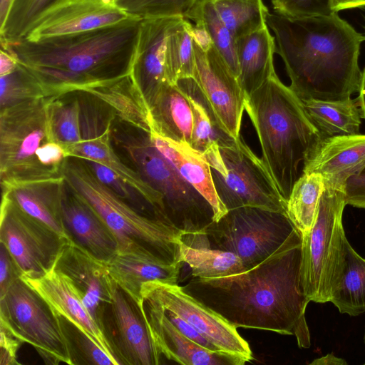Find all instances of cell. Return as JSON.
<instances>
[{"mask_svg": "<svg viewBox=\"0 0 365 365\" xmlns=\"http://www.w3.org/2000/svg\"><path fill=\"white\" fill-rule=\"evenodd\" d=\"M138 303L161 356L184 365H237L230 357L208 350L185 336L155 302L140 296Z\"/></svg>", "mask_w": 365, "mask_h": 365, "instance_id": "obj_21", "label": "cell"}, {"mask_svg": "<svg viewBox=\"0 0 365 365\" xmlns=\"http://www.w3.org/2000/svg\"><path fill=\"white\" fill-rule=\"evenodd\" d=\"M365 6V0H332V9L334 13L346 9Z\"/></svg>", "mask_w": 365, "mask_h": 365, "instance_id": "obj_49", "label": "cell"}, {"mask_svg": "<svg viewBox=\"0 0 365 365\" xmlns=\"http://www.w3.org/2000/svg\"><path fill=\"white\" fill-rule=\"evenodd\" d=\"M1 327V365L19 364L17 361V351L22 341L15 336L9 329L0 323Z\"/></svg>", "mask_w": 365, "mask_h": 365, "instance_id": "obj_45", "label": "cell"}, {"mask_svg": "<svg viewBox=\"0 0 365 365\" xmlns=\"http://www.w3.org/2000/svg\"><path fill=\"white\" fill-rule=\"evenodd\" d=\"M329 302L341 314L354 317L365 312V259L353 249L346 236L331 283Z\"/></svg>", "mask_w": 365, "mask_h": 365, "instance_id": "obj_30", "label": "cell"}, {"mask_svg": "<svg viewBox=\"0 0 365 365\" xmlns=\"http://www.w3.org/2000/svg\"><path fill=\"white\" fill-rule=\"evenodd\" d=\"M274 12L288 17L327 16L334 12L332 0H272Z\"/></svg>", "mask_w": 365, "mask_h": 365, "instance_id": "obj_43", "label": "cell"}, {"mask_svg": "<svg viewBox=\"0 0 365 365\" xmlns=\"http://www.w3.org/2000/svg\"><path fill=\"white\" fill-rule=\"evenodd\" d=\"M155 147L175 166L182 176L210 204L214 221L227 212L220 200L213 182L210 166L204 155L187 143H179L150 133Z\"/></svg>", "mask_w": 365, "mask_h": 365, "instance_id": "obj_26", "label": "cell"}, {"mask_svg": "<svg viewBox=\"0 0 365 365\" xmlns=\"http://www.w3.org/2000/svg\"><path fill=\"white\" fill-rule=\"evenodd\" d=\"M152 130L159 135L190 144L193 114L186 92L178 84H166L150 107Z\"/></svg>", "mask_w": 365, "mask_h": 365, "instance_id": "obj_29", "label": "cell"}, {"mask_svg": "<svg viewBox=\"0 0 365 365\" xmlns=\"http://www.w3.org/2000/svg\"><path fill=\"white\" fill-rule=\"evenodd\" d=\"M84 93L108 106L121 120L138 130L150 133V109L130 74Z\"/></svg>", "mask_w": 365, "mask_h": 365, "instance_id": "obj_31", "label": "cell"}, {"mask_svg": "<svg viewBox=\"0 0 365 365\" xmlns=\"http://www.w3.org/2000/svg\"><path fill=\"white\" fill-rule=\"evenodd\" d=\"M203 232L212 247L235 253L247 269L302 236L286 213L256 207L228 210Z\"/></svg>", "mask_w": 365, "mask_h": 365, "instance_id": "obj_9", "label": "cell"}, {"mask_svg": "<svg viewBox=\"0 0 365 365\" xmlns=\"http://www.w3.org/2000/svg\"><path fill=\"white\" fill-rule=\"evenodd\" d=\"M186 19L207 36L232 72L238 78L239 66L236 54V39L219 16L212 0H195Z\"/></svg>", "mask_w": 365, "mask_h": 365, "instance_id": "obj_34", "label": "cell"}, {"mask_svg": "<svg viewBox=\"0 0 365 365\" xmlns=\"http://www.w3.org/2000/svg\"><path fill=\"white\" fill-rule=\"evenodd\" d=\"M179 259L186 263L193 277L212 279L247 269L235 253L213 248L204 233H183L179 241Z\"/></svg>", "mask_w": 365, "mask_h": 365, "instance_id": "obj_27", "label": "cell"}, {"mask_svg": "<svg viewBox=\"0 0 365 365\" xmlns=\"http://www.w3.org/2000/svg\"><path fill=\"white\" fill-rule=\"evenodd\" d=\"M43 97H48L43 86L20 63L11 73L0 76V109Z\"/></svg>", "mask_w": 365, "mask_h": 365, "instance_id": "obj_38", "label": "cell"}, {"mask_svg": "<svg viewBox=\"0 0 365 365\" xmlns=\"http://www.w3.org/2000/svg\"><path fill=\"white\" fill-rule=\"evenodd\" d=\"M130 17L145 19L165 17H187L195 0H113Z\"/></svg>", "mask_w": 365, "mask_h": 365, "instance_id": "obj_40", "label": "cell"}, {"mask_svg": "<svg viewBox=\"0 0 365 365\" xmlns=\"http://www.w3.org/2000/svg\"><path fill=\"white\" fill-rule=\"evenodd\" d=\"M15 0H0V29L4 25Z\"/></svg>", "mask_w": 365, "mask_h": 365, "instance_id": "obj_51", "label": "cell"}, {"mask_svg": "<svg viewBox=\"0 0 365 365\" xmlns=\"http://www.w3.org/2000/svg\"><path fill=\"white\" fill-rule=\"evenodd\" d=\"M63 175L69 187L98 213L113 232L117 252L143 253L168 264L182 262L179 241L184 232L136 209L101 182L80 159L68 158Z\"/></svg>", "mask_w": 365, "mask_h": 365, "instance_id": "obj_5", "label": "cell"}, {"mask_svg": "<svg viewBox=\"0 0 365 365\" xmlns=\"http://www.w3.org/2000/svg\"><path fill=\"white\" fill-rule=\"evenodd\" d=\"M289 87L302 101H344L359 88L360 46L365 36L337 13L302 18L269 13Z\"/></svg>", "mask_w": 365, "mask_h": 365, "instance_id": "obj_2", "label": "cell"}, {"mask_svg": "<svg viewBox=\"0 0 365 365\" xmlns=\"http://www.w3.org/2000/svg\"><path fill=\"white\" fill-rule=\"evenodd\" d=\"M101 329L120 365H158V351L138 303L113 280Z\"/></svg>", "mask_w": 365, "mask_h": 365, "instance_id": "obj_16", "label": "cell"}, {"mask_svg": "<svg viewBox=\"0 0 365 365\" xmlns=\"http://www.w3.org/2000/svg\"><path fill=\"white\" fill-rule=\"evenodd\" d=\"M186 93L193 114L192 132L190 143L192 148L203 153L214 143H222L232 138L218 127L202 103L190 92Z\"/></svg>", "mask_w": 365, "mask_h": 365, "instance_id": "obj_41", "label": "cell"}, {"mask_svg": "<svg viewBox=\"0 0 365 365\" xmlns=\"http://www.w3.org/2000/svg\"><path fill=\"white\" fill-rule=\"evenodd\" d=\"M59 318L69 344L73 364L118 365L81 330L66 319Z\"/></svg>", "mask_w": 365, "mask_h": 365, "instance_id": "obj_42", "label": "cell"}, {"mask_svg": "<svg viewBox=\"0 0 365 365\" xmlns=\"http://www.w3.org/2000/svg\"><path fill=\"white\" fill-rule=\"evenodd\" d=\"M345 205L344 190L324 185L313 223L302 235L301 281L310 302H329L346 236L342 225Z\"/></svg>", "mask_w": 365, "mask_h": 365, "instance_id": "obj_10", "label": "cell"}, {"mask_svg": "<svg viewBox=\"0 0 365 365\" xmlns=\"http://www.w3.org/2000/svg\"><path fill=\"white\" fill-rule=\"evenodd\" d=\"M56 0H15L8 18L0 29L1 43L21 40L34 21Z\"/></svg>", "mask_w": 365, "mask_h": 365, "instance_id": "obj_39", "label": "cell"}, {"mask_svg": "<svg viewBox=\"0 0 365 365\" xmlns=\"http://www.w3.org/2000/svg\"><path fill=\"white\" fill-rule=\"evenodd\" d=\"M54 267L70 279L101 329L105 308L111 299L113 282L106 262L70 239L64 243Z\"/></svg>", "mask_w": 365, "mask_h": 365, "instance_id": "obj_18", "label": "cell"}, {"mask_svg": "<svg viewBox=\"0 0 365 365\" xmlns=\"http://www.w3.org/2000/svg\"><path fill=\"white\" fill-rule=\"evenodd\" d=\"M21 277L20 272L9 252L0 245V296L3 295L11 284Z\"/></svg>", "mask_w": 365, "mask_h": 365, "instance_id": "obj_46", "label": "cell"}, {"mask_svg": "<svg viewBox=\"0 0 365 365\" xmlns=\"http://www.w3.org/2000/svg\"><path fill=\"white\" fill-rule=\"evenodd\" d=\"M130 19L135 18L119 9L113 0H56L34 21L21 39L38 41L69 36Z\"/></svg>", "mask_w": 365, "mask_h": 365, "instance_id": "obj_17", "label": "cell"}, {"mask_svg": "<svg viewBox=\"0 0 365 365\" xmlns=\"http://www.w3.org/2000/svg\"><path fill=\"white\" fill-rule=\"evenodd\" d=\"M359 105L361 116L365 118V68L361 71V77L359 88Z\"/></svg>", "mask_w": 365, "mask_h": 365, "instance_id": "obj_52", "label": "cell"}, {"mask_svg": "<svg viewBox=\"0 0 365 365\" xmlns=\"http://www.w3.org/2000/svg\"><path fill=\"white\" fill-rule=\"evenodd\" d=\"M18 61L8 51L1 48L0 51V76L8 75L18 66Z\"/></svg>", "mask_w": 365, "mask_h": 365, "instance_id": "obj_48", "label": "cell"}, {"mask_svg": "<svg viewBox=\"0 0 365 365\" xmlns=\"http://www.w3.org/2000/svg\"><path fill=\"white\" fill-rule=\"evenodd\" d=\"M245 110L256 131L262 160L287 201L304 163L324 139L302 100L276 72L245 96Z\"/></svg>", "mask_w": 365, "mask_h": 365, "instance_id": "obj_4", "label": "cell"}, {"mask_svg": "<svg viewBox=\"0 0 365 365\" xmlns=\"http://www.w3.org/2000/svg\"><path fill=\"white\" fill-rule=\"evenodd\" d=\"M268 28L236 38L238 80L245 96L250 95L275 72L273 63L275 38Z\"/></svg>", "mask_w": 365, "mask_h": 365, "instance_id": "obj_28", "label": "cell"}, {"mask_svg": "<svg viewBox=\"0 0 365 365\" xmlns=\"http://www.w3.org/2000/svg\"><path fill=\"white\" fill-rule=\"evenodd\" d=\"M61 210L65 228L73 241L106 262L117 252L118 244L109 227L66 181Z\"/></svg>", "mask_w": 365, "mask_h": 365, "instance_id": "obj_22", "label": "cell"}, {"mask_svg": "<svg viewBox=\"0 0 365 365\" xmlns=\"http://www.w3.org/2000/svg\"><path fill=\"white\" fill-rule=\"evenodd\" d=\"M194 25L180 19L170 29L165 48V73L170 84L193 78L195 68L193 49Z\"/></svg>", "mask_w": 365, "mask_h": 365, "instance_id": "obj_33", "label": "cell"}, {"mask_svg": "<svg viewBox=\"0 0 365 365\" xmlns=\"http://www.w3.org/2000/svg\"><path fill=\"white\" fill-rule=\"evenodd\" d=\"M217 194L227 211L256 207L287 214L282 197L261 158L240 138L215 143L204 153Z\"/></svg>", "mask_w": 365, "mask_h": 365, "instance_id": "obj_8", "label": "cell"}, {"mask_svg": "<svg viewBox=\"0 0 365 365\" xmlns=\"http://www.w3.org/2000/svg\"><path fill=\"white\" fill-rule=\"evenodd\" d=\"M195 68L193 80L218 127L231 138H240L245 93L207 36L193 29Z\"/></svg>", "mask_w": 365, "mask_h": 365, "instance_id": "obj_12", "label": "cell"}, {"mask_svg": "<svg viewBox=\"0 0 365 365\" xmlns=\"http://www.w3.org/2000/svg\"><path fill=\"white\" fill-rule=\"evenodd\" d=\"M302 101L309 118L324 139L359 133L361 114L354 100Z\"/></svg>", "mask_w": 365, "mask_h": 365, "instance_id": "obj_32", "label": "cell"}, {"mask_svg": "<svg viewBox=\"0 0 365 365\" xmlns=\"http://www.w3.org/2000/svg\"><path fill=\"white\" fill-rule=\"evenodd\" d=\"M66 240L1 195L0 242L11 256L21 277H37L51 270Z\"/></svg>", "mask_w": 365, "mask_h": 365, "instance_id": "obj_14", "label": "cell"}, {"mask_svg": "<svg viewBox=\"0 0 365 365\" xmlns=\"http://www.w3.org/2000/svg\"><path fill=\"white\" fill-rule=\"evenodd\" d=\"M142 19L38 41L1 43L43 86L61 97L114 81L130 73Z\"/></svg>", "mask_w": 365, "mask_h": 365, "instance_id": "obj_3", "label": "cell"}, {"mask_svg": "<svg viewBox=\"0 0 365 365\" xmlns=\"http://www.w3.org/2000/svg\"><path fill=\"white\" fill-rule=\"evenodd\" d=\"M344 192L346 205L365 209V165L346 180Z\"/></svg>", "mask_w": 365, "mask_h": 365, "instance_id": "obj_44", "label": "cell"}, {"mask_svg": "<svg viewBox=\"0 0 365 365\" xmlns=\"http://www.w3.org/2000/svg\"><path fill=\"white\" fill-rule=\"evenodd\" d=\"M180 17L142 19L130 76L149 109L168 83L165 73V41L170 28Z\"/></svg>", "mask_w": 365, "mask_h": 365, "instance_id": "obj_20", "label": "cell"}, {"mask_svg": "<svg viewBox=\"0 0 365 365\" xmlns=\"http://www.w3.org/2000/svg\"><path fill=\"white\" fill-rule=\"evenodd\" d=\"M365 165V134L324 138L304 163L302 173L322 176L324 185L344 190L346 180Z\"/></svg>", "mask_w": 365, "mask_h": 365, "instance_id": "obj_23", "label": "cell"}, {"mask_svg": "<svg viewBox=\"0 0 365 365\" xmlns=\"http://www.w3.org/2000/svg\"><path fill=\"white\" fill-rule=\"evenodd\" d=\"M0 323L49 363L73 364L59 317L21 277L0 296Z\"/></svg>", "mask_w": 365, "mask_h": 365, "instance_id": "obj_11", "label": "cell"}, {"mask_svg": "<svg viewBox=\"0 0 365 365\" xmlns=\"http://www.w3.org/2000/svg\"><path fill=\"white\" fill-rule=\"evenodd\" d=\"M219 16L236 39L262 29L269 13L262 0H212Z\"/></svg>", "mask_w": 365, "mask_h": 365, "instance_id": "obj_36", "label": "cell"}, {"mask_svg": "<svg viewBox=\"0 0 365 365\" xmlns=\"http://www.w3.org/2000/svg\"><path fill=\"white\" fill-rule=\"evenodd\" d=\"M140 296L157 302L193 327L217 350L242 365L252 359L248 342L237 327L206 304L187 293L177 283L151 281L141 288Z\"/></svg>", "mask_w": 365, "mask_h": 365, "instance_id": "obj_13", "label": "cell"}, {"mask_svg": "<svg viewBox=\"0 0 365 365\" xmlns=\"http://www.w3.org/2000/svg\"><path fill=\"white\" fill-rule=\"evenodd\" d=\"M64 185L63 175L49 180L6 184L1 185V195L7 197L28 215L69 240L61 210Z\"/></svg>", "mask_w": 365, "mask_h": 365, "instance_id": "obj_24", "label": "cell"}, {"mask_svg": "<svg viewBox=\"0 0 365 365\" xmlns=\"http://www.w3.org/2000/svg\"><path fill=\"white\" fill-rule=\"evenodd\" d=\"M302 236L259 264L230 276L192 279L185 290L237 328L293 335L300 348L311 346L305 310L310 302L301 281Z\"/></svg>", "mask_w": 365, "mask_h": 365, "instance_id": "obj_1", "label": "cell"}, {"mask_svg": "<svg viewBox=\"0 0 365 365\" xmlns=\"http://www.w3.org/2000/svg\"><path fill=\"white\" fill-rule=\"evenodd\" d=\"M59 98H55L51 104V125L54 140L64 148L68 155L82 139L81 102L78 98L63 101Z\"/></svg>", "mask_w": 365, "mask_h": 365, "instance_id": "obj_37", "label": "cell"}, {"mask_svg": "<svg viewBox=\"0 0 365 365\" xmlns=\"http://www.w3.org/2000/svg\"><path fill=\"white\" fill-rule=\"evenodd\" d=\"M21 278L43 298L57 316L74 324L120 365L105 334L67 276L53 267L42 276Z\"/></svg>", "mask_w": 365, "mask_h": 365, "instance_id": "obj_19", "label": "cell"}, {"mask_svg": "<svg viewBox=\"0 0 365 365\" xmlns=\"http://www.w3.org/2000/svg\"><path fill=\"white\" fill-rule=\"evenodd\" d=\"M56 96L0 109L1 185L53 179L39 162L41 148L55 141L50 108Z\"/></svg>", "mask_w": 365, "mask_h": 365, "instance_id": "obj_7", "label": "cell"}, {"mask_svg": "<svg viewBox=\"0 0 365 365\" xmlns=\"http://www.w3.org/2000/svg\"><path fill=\"white\" fill-rule=\"evenodd\" d=\"M163 310H164L165 314L167 315L168 318L170 320V322L185 336H187L190 340L193 341L196 344H199L200 346H202V347H204V348H205V349H207L208 350H210V351H212L219 352L217 350V349L215 347V346L212 345L200 332H198L193 327H192L187 322L184 321L182 319H181L179 316H178L174 312L168 311V310H166L165 309H163ZM219 353H220V352H219Z\"/></svg>", "mask_w": 365, "mask_h": 365, "instance_id": "obj_47", "label": "cell"}, {"mask_svg": "<svg viewBox=\"0 0 365 365\" xmlns=\"http://www.w3.org/2000/svg\"><path fill=\"white\" fill-rule=\"evenodd\" d=\"M115 134L135 170L161 195L170 225L184 233H196L214 221L210 204L155 147L150 133L139 130L137 135Z\"/></svg>", "mask_w": 365, "mask_h": 365, "instance_id": "obj_6", "label": "cell"}, {"mask_svg": "<svg viewBox=\"0 0 365 365\" xmlns=\"http://www.w3.org/2000/svg\"><path fill=\"white\" fill-rule=\"evenodd\" d=\"M106 263L111 278L137 302L140 299L142 286L148 282L177 283L184 264H168L134 252H117Z\"/></svg>", "mask_w": 365, "mask_h": 365, "instance_id": "obj_25", "label": "cell"}, {"mask_svg": "<svg viewBox=\"0 0 365 365\" xmlns=\"http://www.w3.org/2000/svg\"><path fill=\"white\" fill-rule=\"evenodd\" d=\"M324 188L322 176L314 173H303L292 187L287 215L302 235L313 223Z\"/></svg>", "mask_w": 365, "mask_h": 365, "instance_id": "obj_35", "label": "cell"}, {"mask_svg": "<svg viewBox=\"0 0 365 365\" xmlns=\"http://www.w3.org/2000/svg\"><path fill=\"white\" fill-rule=\"evenodd\" d=\"M346 364L344 359L336 357L332 354L316 359L311 363L313 365H345Z\"/></svg>", "mask_w": 365, "mask_h": 365, "instance_id": "obj_50", "label": "cell"}, {"mask_svg": "<svg viewBox=\"0 0 365 365\" xmlns=\"http://www.w3.org/2000/svg\"><path fill=\"white\" fill-rule=\"evenodd\" d=\"M80 100L81 142L68 152V158L99 163L112 170L125 183L137 191L166 222L161 195L150 186L140 174L127 166L114 151L111 144V124L115 113L103 114L96 101Z\"/></svg>", "mask_w": 365, "mask_h": 365, "instance_id": "obj_15", "label": "cell"}]
</instances>
